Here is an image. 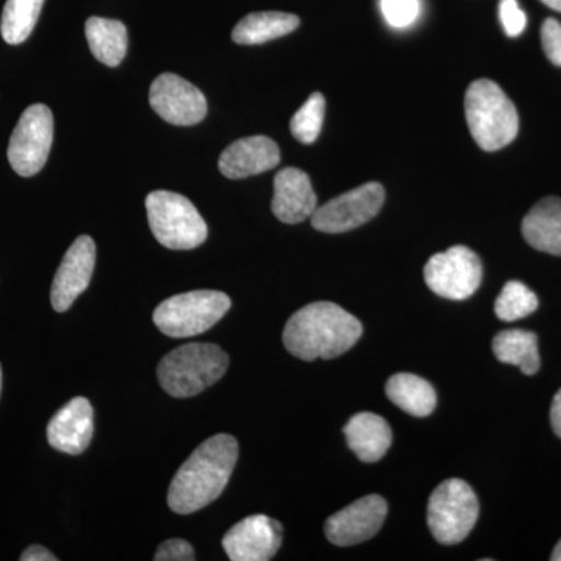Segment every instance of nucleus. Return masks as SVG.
Returning a JSON list of instances; mask_svg holds the SVG:
<instances>
[{"label": "nucleus", "mask_w": 561, "mask_h": 561, "mask_svg": "<svg viewBox=\"0 0 561 561\" xmlns=\"http://www.w3.org/2000/svg\"><path fill=\"white\" fill-rule=\"evenodd\" d=\"M239 445L232 435L219 434L202 443L181 465L169 489L172 512L191 515L224 493L238 463Z\"/></svg>", "instance_id": "nucleus-1"}, {"label": "nucleus", "mask_w": 561, "mask_h": 561, "mask_svg": "<svg viewBox=\"0 0 561 561\" xmlns=\"http://www.w3.org/2000/svg\"><path fill=\"white\" fill-rule=\"evenodd\" d=\"M362 323L341 306L317 301L295 312L284 328L283 342L301 360L334 359L362 337Z\"/></svg>", "instance_id": "nucleus-2"}, {"label": "nucleus", "mask_w": 561, "mask_h": 561, "mask_svg": "<svg viewBox=\"0 0 561 561\" xmlns=\"http://www.w3.org/2000/svg\"><path fill=\"white\" fill-rule=\"evenodd\" d=\"M465 114L472 139L482 150L504 149L518 136V111L494 81H472L465 94Z\"/></svg>", "instance_id": "nucleus-3"}, {"label": "nucleus", "mask_w": 561, "mask_h": 561, "mask_svg": "<svg viewBox=\"0 0 561 561\" xmlns=\"http://www.w3.org/2000/svg\"><path fill=\"white\" fill-rule=\"evenodd\" d=\"M230 359L214 343H187L171 351L158 365V379L173 398H191L224 378Z\"/></svg>", "instance_id": "nucleus-4"}, {"label": "nucleus", "mask_w": 561, "mask_h": 561, "mask_svg": "<svg viewBox=\"0 0 561 561\" xmlns=\"http://www.w3.org/2000/svg\"><path fill=\"white\" fill-rule=\"evenodd\" d=\"M146 208L151 232L165 249H197L208 238L206 221L184 195L151 192L147 195Z\"/></svg>", "instance_id": "nucleus-5"}, {"label": "nucleus", "mask_w": 561, "mask_h": 561, "mask_svg": "<svg viewBox=\"0 0 561 561\" xmlns=\"http://www.w3.org/2000/svg\"><path fill=\"white\" fill-rule=\"evenodd\" d=\"M230 308V297L224 291L192 290L162 301L154 309L153 321L169 337H194L219 323Z\"/></svg>", "instance_id": "nucleus-6"}, {"label": "nucleus", "mask_w": 561, "mask_h": 561, "mask_svg": "<svg viewBox=\"0 0 561 561\" xmlns=\"http://www.w3.org/2000/svg\"><path fill=\"white\" fill-rule=\"evenodd\" d=\"M479 518V501L474 490L460 479H448L431 494L427 524L435 540L457 545L474 529Z\"/></svg>", "instance_id": "nucleus-7"}, {"label": "nucleus", "mask_w": 561, "mask_h": 561, "mask_svg": "<svg viewBox=\"0 0 561 561\" xmlns=\"http://www.w3.org/2000/svg\"><path fill=\"white\" fill-rule=\"evenodd\" d=\"M482 262L468 247L456 245L453 249L434 254L424 265V280L438 297L461 301L474 295L481 286Z\"/></svg>", "instance_id": "nucleus-8"}, {"label": "nucleus", "mask_w": 561, "mask_h": 561, "mask_svg": "<svg viewBox=\"0 0 561 561\" xmlns=\"http://www.w3.org/2000/svg\"><path fill=\"white\" fill-rule=\"evenodd\" d=\"M54 140V116L49 106L35 103L22 113L10 138L9 161L21 176H33L46 165Z\"/></svg>", "instance_id": "nucleus-9"}, {"label": "nucleus", "mask_w": 561, "mask_h": 561, "mask_svg": "<svg viewBox=\"0 0 561 561\" xmlns=\"http://www.w3.org/2000/svg\"><path fill=\"white\" fill-rule=\"evenodd\" d=\"M386 191L382 184L367 183L324 203L312 214V227L328 234L353 231L378 216Z\"/></svg>", "instance_id": "nucleus-10"}, {"label": "nucleus", "mask_w": 561, "mask_h": 561, "mask_svg": "<svg viewBox=\"0 0 561 561\" xmlns=\"http://www.w3.org/2000/svg\"><path fill=\"white\" fill-rule=\"evenodd\" d=\"M150 105L161 119L191 127L205 119L208 103L203 92L175 73H162L150 88Z\"/></svg>", "instance_id": "nucleus-11"}, {"label": "nucleus", "mask_w": 561, "mask_h": 561, "mask_svg": "<svg viewBox=\"0 0 561 561\" xmlns=\"http://www.w3.org/2000/svg\"><path fill=\"white\" fill-rule=\"evenodd\" d=\"M387 502L379 494H368L334 513L324 524V534L332 545L348 548L368 541L381 530L387 518Z\"/></svg>", "instance_id": "nucleus-12"}, {"label": "nucleus", "mask_w": 561, "mask_h": 561, "mask_svg": "<svg viewBox=\"0 0 561 561\" xmlns=\"http://www.w3.org/2000/svg\"><path fill=\"white\" fill-rule=\"evenodd\" d=\"M283 530L276 519L251 515L232 526L221 545L232 561H267L279 551Z\"/></svg>", "instance_id": "nucleus-13"}, {"label": "nucleus", "mask_w": 561, "mask_h": 561, "mask_svg": "<svg viewBox=\"0 0 561 561\" xmlns=\"http://www.w3.org/2000/svg\"><path fill=\"white\" fill-rule=\"evenodd\" d=\"M94 267L95 243L90 236H80L62 257L51 284L50 300L55 311H68L90 286Z\"/></svg>", "instance_id": "nucleus-14"}, {"label": "nucleus", "mask_w": 561, "mask_h": 561, "mask_svg": "<svg viewBox=\"0 0 561 561\" xmlns=\"http://www.w3.org/2000/svg\"><path fill=\"white\" fill-rule=\"evenodd\" d=\"M94 435V411L87 398L79 397L62 405L47 426V440L57 451L79 456L87 451Z\"/></svg>", "instance_id": "nucleus-15"}, {"label": "nucleus", "mask_w": 561, "mask_h": 561, "mask_svg": "<svg viewBox=\"0 0 561 561\" xmlns=\"http://www.w3.org/2000/svg\"><path fill=\"white\" fill-rule=\"evenodd\" d=\"M279 147L267 136H251L232 142L219 158L221 175L230 180L249 179L272 171L279 164Z\"/></svg>", "instance_id": "nucleus-16"}, {"label": "nucleus", "mask_w": 561, "mask_h": 561, "mask_svg": "<svg viewBox=\"0 0 561 561\" xmlns=\"http://www.w3.org/2000/svg\"><path fill=\"white\" fill-rule=\"evenodd\" d=\"M272 210L283 224H301L317 209V195L308 173L286 168L276 173Z\"/></svg>", "instance_id": "nucleus-17"}, {"label": "nucleus", "mask_w": 561, "mask_h": 561, "mask_svg": "<svg viewBox=\"0 0 561 561\" xmlns=\"http://www.w3.org/2000/svg\"><path fill=\"white\" fill-rule=\"evenodd\" d=\"M351 451L364 463L381 460L390 449L391 430L389 423L376 413L362 412L351 416L343 427Z\"/></svg>", "instance_id": "nucleus-18"}, {"label": "nucleus", "mask_w": 561, "mask_h": 561, "mask_svg": "<svg viewBox=\"0 0 561 561\" xmlns=\"http://www.w3.org/2000/svg\"><path fill=\"white\" fill-rule=\"evenodd\" d=\"M523 236L542 253L561 256V201L548 197L538 202L523 220Z\"/></svg>", "instance_id": "nucleus-19"}, {"label": "nucleus", "mask_w": 561, "mask_h": 561, "mask_svg": "<svg viewBox=\"0 0 561 561\" xmlns=\"http://www.w3.org/2000/svg\"><path fill=\"white\" fill-rule=\"evenodd\" d=\"M386 393L394 405L412 416H430L437 405V391L426 379L412 373H398L387 381Z\"/></svg>", "instance_id": "nucleus-20"}, {"label": "nucleus", "mask_w": 561, "mask_h": 561, "mask_svg": "<svg viewBox=\"0 0 561 561\" xmlns=\"http://www.w3.org/2000/svg\"><path fill=\"white\" fill-rule=\"evenodd\" d=\"M298 25H300V18L291 13H283V11L251 13L236 25L232 31V41L242 46H257V44L289 35L297 31Z\"/></svg>", "instance_id": "nucleus-21"}, {"label": "nucleus", "mask_w": 561, "mask_h": 561, "mask_svg": "<svg viewBox=\"0 0 561 561\" xmlns=\"http://www.w3.org/2000/svg\"><path fill=\"white\" fill-rule=\"evenodd\" d=\"M84 35L92 55L105 66L116 68L127 55V27L121 21L90 18L84 24Z\"/></svg>", "instance_id": "nucleus-22"}, {"label": "nucleus", "mask_w": 561, "mask_h": 561, "mask_svg": "<svg viewBox=\"0 0 561 561\" xmlns=\"http://www.w3.org/2000/svg\"><path fill=\"white\" fill-rule=\"evenodd\" d=\"M493 353L502 364L515 365L524 375L534 376L540 370V351L535 332L502 331L493 339Z\"/></svg>", "instance_id": "nucleus-23"}, {"label": "nucleus", "mask_w": 561, "mask_h": 561, "mask_svg": "<svg viewBox=\"0 0 561 561\" xmlns=\"http://www.w3.org/2000/svg\"><path fill=\"white\" fill-rule=\"evenodd\" d=\"M44 0H7L3 7L0 33L11 46L27 41L39 20Z\"/></svg>", "instance_id": "nucleus-24"}, {"label": "nucleus", "mask_w": 561, "mask_h": 561, "mask_svg": "<svg viewBox=\"0 0 561 561\" xmlns=\"http://www.w3.org/2000/svg\"><path fill=\"white\" fill-rule=\"evenodd\" d=\"M538 298L519 280H508L494 302V312L502 321L526 319L538 309Z\"/></svg>", "instance_id": "nucleus-25"}, {"label": "nucleus", "mask_w": 561, "mask_h": 561, "mask_svg": "<svg viewBox=\"0 0 561 561\" xmlns=\"http://www.w3.org/2000/svg\"><path fill=\"white\" fill-rule=\"evenodd\" d=\"M324 110H327V101H324L323 94L313 92L305 105L291 117L290 131L294 138L300 140L301 144L316 142L321 127H323Z\"/></svg>", "instance_id": "nucleus-26"}, {"label": "nucleus", "mask_w": 561, "mask_h": 561, "mask_svg": "<svg viewBox=\"0 0 561 561\" xmlns=\"http://www.w3.org/2000/svg\"><path fill=\"white\" fill-rule=\"evenodd\" d=\"M381 10L390 27L405 28L419 20L420 0H381Z\"/></svg>", "instance_id": "nucleus-27"}, {"label": "nucleus", "mask_w": 561, "mask_h": 561, "mask_svg": "<svg viewBox=\"0 0 561 561\" xmlns=\"http://www.w3.org/2000/svg\"><path fill=\"white\" fill-rule=\"evenodd\" d=\"M500 18L504 32L511 38H516L526 31L527 16L519 7L518 0H501Z\"/></svg>", "instance_id": "nucleus-28"}, {"label": "nucleus", "mask_w": 561, "mask_h": 561, "mask_svg": "<svg viewBox=\"0 0 561 561\" xmlns=\"http://www.w3.org/2000/svg\"><path fill=\"white\" fill-rule=\"evenodd\" d=\"M541 43L546 57L556 66H561V24L557 20L545 21L541 27Z\"/></svg>", "instance_id": "nucleus-29"}, {"label": "nucleus", "mask_w": 561, "mask_h": 561, "mask_svg": "<svg viewBox=\"0 0 561 561\" xmlns=\"http://www.w3.org/2000/svg\"><path fill=\"white\" fill-rule=\"evenodd\" d=\"M154 560L192 561L195 560V552L190 542L173 538V540L162 542L157 553H154Z\"/></svg>", "instance_id": "nucleus-30"}, {"label": "nucleus", "mask_w": 561, "mask_h": 561, "mask_svg": "<svg viewBox=\"0 0 561 561\" xmlns=\"http://www.w3.org/2000/svg\"><path fill=\"white\" fill-rule=\"evenodd\" d=\"M57 557L49 551V549L43 548V546H31L22 552L21 561H57Z\"/></svg>", "instance_id": "nucleus-31"}, {"label": "nucleus", "mask_w": 561, "mask_h": 561, "mask_svg": "<svg viewBox=\"0 0 561 561\" xmlns=\"http://www.w3.org/2000/svg\"><path fill=\"white\" fill-rule=\"evenodd\" d=\"M551 426L557 437L561 438V389L553 398L551 405Z\"/></svg>", "instance_id": "nucleus-32"}, {"label": "nucleus", "mask_w": 561, "mask_h": 561, "mask_svg": "<svg viewBox=\"0 0 561 561\" xmlns=\"http://www.w3.org/2000/svg\"><path fill=\"white\" fill-rule=\"evenodd\" d=\"M545 5H548L549 9L560 11L561 13V0H541Z\"/></svg>", "instance_id": "nucleus-33"}, {"label": "nucleus", "mask_w": 561, "mask_h": 561, "mask_svg": "<svg viewBox=\"0 0 561 561\" xmlns=\"http://www.w3.org/2000/svg\"><path fill=\"white\" fill-rule=\"evenodd\" d=\"M551 560L561 561V540L559 541V545L556 546V549H553Z\"/></svg>", "instance_id": "nucleus-34"}, {"label": "nucleus", "mask_w": 561, "mask_h": 561, "mask_svg": "<svg viewBox=\"0 0 561 561\" xmlns=\"http://www.w3.org/2000/svg\"><path fill=\"white\" fill-rule=\"evenodd\" d=\"M0 391H2V367H0Z\"/></svg>", "instance_id": "nucleus-35"}]
</instances>
